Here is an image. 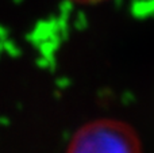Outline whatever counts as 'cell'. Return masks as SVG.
Returning a JSON list of instances; mask_svg holds the SVG:
<instances>
[{
    "label": "cell",
    "instance_id": "6da1fadb",
    "mask_svg": "<svg viewBox=\"0 0 154 153\" xmlns=\"http://www.w3.org/2000/svg\"><path fill=\"white\" fill-rule=\"evenodd\" d=\"M65 153H143V146L138 133L127 122L96 118L73 133Z\"/></svg>",
    "mask_w": 154,
    "mask_h": 153
},
{
    "label": "cell",
    "instance_id": "7a4b0ae2",
    "mask_svg": "<svg viewBox=\"0 0 154 153\" xmlns=\"http://www.w3.org/2000/svg\"><path fill=\"white\" fill-rule=\"evenodd\" d=\"M70 2L79 3V4H97V3L106 2V0H70Z\"/></svg>",
    "mask_w": 154,
    "mask_h": 153
}]
</instances>
